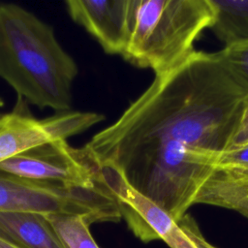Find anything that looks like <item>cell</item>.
<instances>
[{"instance_id": "cell-1", "label": "cell", "mask_w": 248, "mask_h": 248, "mask_svg": "<svg viewBox=\"0 0 248 248\" xmlns=\"http://www.w3.org/2000/svg\"><path fill=\"white\" fill-rule=\"evenodd\" d=\"M247 101L218 52L195 49L85 146L178 222L230 147Z\"/></svg>"}, {"instance_id": "cell-2", "label": "cell", "mask_w": 248, "mask_h": 248, "mask_svg": "<svg viewBox=\"0 0 248 248\" xmlns=\"http://www.w3.org/2000/svg\"><path fill=\"white\" fill-rule=\"evenodd\" d=\"M78 73L52 26L15 3H0V78L40 109L71 110Z\"/></svg>"}, {"instance_id": "cell-3", "label": "cell", "mask_w": 248, "mask_h": 248, "mask_svg": "<svg viewBox=\"0 0 248 248\" xmlns=\"http://www.w3.org/2000/svg\"><path fill=\"white\" fill-rule=\"evenodd\" d=\"M212 21L208 0H134L122 57L135 67L164 74L195 50V41Z\"/></svg>"}, {"instance_id": "cell-4", "label": "cell", "mask_w": 248, "mask_h": 248, "mask_svg": "<svg viewBox=\"0 0 248 248\" xmlns=\"http://www.w3.org/2000/svg\"><path fill=\"white\" fill-rule=\"evenodd\" d=\"M0 211L81 215L88 222H118L121 212L106 185L70 186L0 170Z\"/></svg>"}, {"instance_id": "cell-5", "label": "cell", "mask_w": 248, "mask_h": 248, "mask_svg": "<svg viewBox=\"0 0 248 248\" xmlns=\"http://www.w3.org/2000/svg\"><path fill=\"white\" fill-rule=\"evenodd\" d=\"M0 170L24 178L70 186L104 185L101 166L84 145L74 147L66 140L38 145L0 163Z\"/></svg>"}, {"instance_id": "cell-6", "label": "cell", "mask_w": 248, "mask_h": 248, "mask_svg": "<svg viewBox=\"0 0 248 248\" xmlns=\"http://www.w3.org/2000/svg\"><path fill=\"white\" fill-rule=\"evenodd\" d=\"M104 119L102 113L79 110L37 118L18 99L13 111L0 113V163L38 145L81 134Z\"/></svg>"}, {"instance_id": "cell-7", "label": "cell", "mask_w": 248, "mask_h": 248, "mask_svg": "<svg viewBox=\"0 0 248 248\" xmlns=\"http://www.w3.org/2000/svg\"><path fill=\"white\" fill-rule=\"evenodd\" d=\"M65 6L70 17L106 53L122 56L130 37L134 0H68Z\"/></svg>"}, {"instance_id": "cell-8", "label": "cell", "mask_w": 248, "mask_h": 248, "mask_svg": "<svg viewBox=\"0 0 248 248\" xmlns=\"http://www.w3.org/2000/svg\"><path fill=\"white\" fill-rule=\"evenodd\" d=\"M102 181L115 198L122 218L143 242L165 240L177 222L162 207L134 189L114 168L101 165Z\"/></svg>"}, {"instance_id": "cell-9", "label": "cell", "mask_w": 248, "mask_h": 248, "mask_svg": "<svg viewBox=\"0 0 248 248\" xmlns=\"http://www.w3.org/2000/svg\"><path fill=\"white\" fill-rule=\"evenodd\" d=\"M0 238L18 248H66L46 215L0 211Z\"/></svg>"}, {"instance_id": "cell-10", "label": "cell", "mask_w": 248, "mask_h": 248, "mask_svg": "<svg viewBox=\"0 0 248 248\" xmlns=\"http://www.w3.org/2000/svg\"><path fill=\"white\" fill-rule=\"evenodd\" d=\"M197 203L234 210L248 219V172L215 166L196 199Z\"/></svg>"}, {"instance_id": "cell-11", "label": "cell", "mask_w": 248, "mask_h": 248, "mask_svg": "<svg viewBox=\"0 0 248 248\" xmlns=\"http://www.w3.org/2000/svg\"><path fill=\"white\" fill-rule=\"evenodd\" d=\"M213 10L210 29L225 46L248 42V0H208Z\"/></svg>"}, {"instance_id": "cell-12", "label": "cell", "mask_w": 248, "mask_h": 248, "mask_svg": "<svg viewBox=\"0 0 248 248\" xmlns=\"http://www.w3.org/2000/svg\"><path fill=\"white\" fill-rule=\"evenodd\" d=\"M66 248H100L89 230L90 223L81 215H46Z\"/></svg>"}, {"instance_id": "cell-13", "label": "cell", "mask_w": 248, "mask_h": 248, "mask_svg": "<svg viewBox=\"0 0 248 248\" xmlns=\"http://www.w3.org/2000/svg\"><path fill=\"white\" fill-rule=\"evenodd\" d=\"M201 234L195 219L186 213L164 241L170 248H202L199 242Z\"/></svg>"}, {"instance_id": "cell-14", "label": "cell", "mask_w": 248, "mask_h": 248, "mask_svg": "<svg viewBox=\"0 0 248 248\" xmlns=\"http://www.w3.org/2000/svg\"><path fill=\"white\" fill-rule=\"evenodd\" d=\"M217 52L227 67L248 89V42L225 46Z\"/></svg>"}, {"instance_id": "cell-15", "label": "cell", "mask_w": 248, "mask_h": 248, "mask_svg": "<svg viewBox=\"0 0 248 248\" xmlns=\"http://www.w3.org/2000/svg\"><path fill=\"white\" fill-rule=\"evenodd\" d=\"M215 166L240 170L248 169V145L226 150L220 154Z\"/></svg>"}, {"instance_id": "cell-16", "label": "cell", "mask_w": 248, "mask_h": 248, "mask_svg": "<svg viewBox=\"0 0 248 248\" xmlns=\"http://www.w3.org/2000/svg\"><path fill=\"white\" fill-rule=\"evenodd\" d=\"M246 145H248V101L242 111L237 130L228 149L239 148Z\"/></svg>"}, {"instance_id": "cell-17", "label": "cell", "mask_w": 248, "mask_h": 248, "mask_svg": "<svg viewBox=\"0 0 248 248\" xmlns=\"http://www.w3.org/2000/svg\"><path fill=\"white\" fill-rule=\"evenodd\" d=\"M0 248H18V247H16L14 244L9 243L6 240H3V239L0 238Z\"/></svg>"}, {"instance_id": "cell-18", "label": "cell", "mask_w": 248, "mask_h": 248, "mask_svg": "<svg viewBox=\"0 0 248 248\" xmlns=\"http://www.w3.org/2000/svg\"><path fill=\"white\" fill-rule=\"evenodd\" d=\"M3 105H4V102H3V100L0 98V108H2Z\"/></svg>"}, {"instance_id": "cell-19", "label": "cell", "mask_w": 248, "mask_h": 248, "mask_svg": "<svg viewBox=\"0 0 248 248\" xmlns=\"http://www.w3.org/2000/svg\"><path fill=\"white\" fill-rule=\"evenodd\" d=\"M240 170V169H239ZM245 170V171H247L248 172V169H246V170Z\"/></svg>"}]
</instances>
